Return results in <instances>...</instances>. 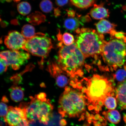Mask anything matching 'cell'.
<instances>
[{"label": "cell", "mask_w": 126, "mask_h": 126, "mask_svg": "<svg viewBox=\"0 0 126 126\" xmlns=\"http://www.w3.org/2000/svg\"><path fill=\"white\" fill-rule=\"evenodd\" d=\"M83 92L88 104L97 110H100L107 97L114 94L112 82L108 78L99 75H94L87 80Z\"/></svg>", "instance_id": "6da1fadb"}, {"label": "cell", "mask_w": 126, "mask_h": 126, "mask_svg": "<svg viewBox=\"0 0 126 126\" xmlns=\"http://www.w3.org/2000/svg\"><path fill=\"white\" fill-rule=\"evenodd\" d=\"M87 102L82 93L67 87L59 99V113L63 117H79L85 111Z\"/></svg>", "instance_id": "7a4b0ae2"}, {"label": "cell", "mask_w": 126, "mask_h": 126, "mask_svg": "<svg viewBox=\"0 0 126 126\" xmlns=\"http://www.w3.org/2000/svg\"><path fill=\"white\" fill-rule=\"evenodd\" d=\"M76 31L78 34L75 43L85 58L101 54L106 42L103 34L89 28H78Z\"/></svg>", "instance_id": "3957f363"}, {"label": "cell", "mask_w": 126, "mask_h": 126, "mask_svg": "<svg viewBox=\"0 0 126 126\" xmlns=\"http://www.w3.org/2000/svg\"><path fill=\"white\" fill-rule=\"evenodd\" d=\"M60 47L58 64L68 75L72 77L77 74L84 64V55L75 42L71 45H63Z\"/></svg>", "instance_id": "277c9868"}, {"label": "cell", "mask_w": 126, "mask_h": 126, "mask_svg": "<svg viewBox=\"0 0 126 126\" xmlns=\"http://www.w3.org/2000/svg\"><path fill=\"white\" fill-rule=\"evenodd\" d=\"M101 55L104 61L111 68L115 70L122 67L126 60V38L106 42Z\"/></svg>", "instance_id": "5b68a950"}, {"label": "cell", "mask_w": 126, "mask_h": 126, "mask_svg": "<svg viewBox=\"0 0 126 126\" xmlns=\"http://www.w3.org/2000/svg\"><path fill=\"white\" fill-rule=\"evenodd\" d=\"M53 48L51 39L42 33H37L32 38L27 40L23 50L34 56L41 58L40 64L47 58Z\"/></svg>", "instance_id": "8992f818"}, {"label": "cell", "mask_w": 126, "mask_h": 126, "mask_svg": "<svg viewBox=\"0 0 126 126\" xmlns=\"http://www.w3.org/2000/svg\"><path fill=\"white\" fill-rule=\"evenodd\" d=\"M0 61L15 70H18L29 60L30 55L28 52L20 50H7L1 52Z\"/></svg>", "instance_id": "52a82bcc"}, {"label": "cell", "mask_w": 126, "mask_h": 126, "mask_svg": "<svg viewBox=\"0 0 126 126\" xmlns=\"http://www.w3.org/2000/svg\"><path fill=\"white\" fill-rule=\"evenodd\" d=\"M47 98L46 94L41 93L34 97H30L31 101L28 103H22L21 104L26 110L27 119L28 122L39 120V113L42 102Z\"/></svg>", "instance_id": "ba28073f"}, {"label": "cell", "mask_w": 126, "mask_h": 126, "mask_svg": "<svg viewBox=\"0 0 126 126\" xmlns=\"http://www.w3.org/2000/svg\"><path fill=\"white\" fill-rule=\"evenodd\" d=\"M26 41L20 32L11 31L5 37L4 43L7 48L11 50H20L23 49Z\"/></svg>", "instance_id": "9c48e42d"}, {"label": "cell", "mask_w": 126, "mask_h": 126, "mask_svg": "<svg viewBox=\"0 0 126 126\" xmlns=\"http://www.w3.org/2000/svg\"><path fill=\"white\" fill-rule=\"evenodd\" d=\"M47 70L55 79L58 86L63 87L67 85L68 79L58 63L52 61L49 62Z\"/></svg>", "instance_id": "30bf717a"}, {"label": "cell", "mask_w": 126, "mask_h": 126, "mask_svg": "<svg viewBox=\"0 0 126 126\" xmlns=\"http://www.w3.org/2000/svg\"><path fill=\"white\" fill-rule=\"evenodd\" d=\"M4 118L10 126H17L23 119H27L26 110L20 107H9L8 113Z\"/></svg>", "instance_id": "8fae6325"}, {"label": "cell", "mask_w": 126, "mask_h": 126, "mask_svg": "<svg viewBox=\"0 0 126 126\" xmlns=\"http://www.w3.org/2000/svg\"><path fill=\"white\" fill-rule=\"evenodd\" d=\"M53 106L47 98L42 101L39 113V120L40 123L47 125L50 120L53 110Z\"/></svg>", "instance_id": "7c38bea8"}, {"label": "cell", "mask_w": 126, "mask_h": 126, "mask_svg": "<svg viewBox=\"0 0 126 126\" xmlns=\"http://www.w3.org/2000/svg\"><path fill=\"white\" fill-rule=\"evenodd\" d=\"M116 94L120 108L126 110V79L118 85L116 89Z\"/></svg>", "instance_id": "4fadbf2b"}, {"label": "cell", "mask_w": 126, "mask_h": 126, "mask_svg": "<svg viewBox=\"0 0 126 126\" xmlns=\"http://www.w3.org/2000/svg\"><path fill=\"white\" fill-rule=\"evenodd\" d=\"M93 18L94 19H102L109 16L110 13L108 9L103 7V4L99 5L94 4L89 13Z\"/></svg>", "instance_id": "5bb4252c"}, {"label": "cell", "mask_w": 126, "mask_h": 126, "mask_svg": "<svg viewBox=\"0 0 126 126\" xmlns=\"http://www.w3.org/2000/svg\"><path fill=\"white\" fill-rule=\"evenodd\" d=\"M97 31L99 33H109L115 30L116 25L111 23L108 20L102 19L95 24Z\"/></svg>", "instance_id": "9a60e30c"}, {"label": "cell", "mask_w": 126, "mask_h": 126, "mask_svg": "<svg viewBox=\"0 0 126 126\" xmlns=\"http://www.w3.org/2000/svg\"><path fill=\"white\" fill-rule=\"evenodd\" d=\"M10 96L12 100L16 102L21 101L24 97V93L21 87L14 84L9 89Z\"/></svg>", "instance_id": "2e32d148"}, {"label": "cell", "mask_w": 126, "mask_h": 126, "mask_svg": "<svg viewBox=\"0 0 126 126\" xmlns=\"http://www.w3.org/2000/svg\"><path fill=\"white\" fill-rule=\"evenodd\" d=\"M57 38L58 40L60 41L59 44V47L63 45L66 46L71 45L74 43L75 39L74 36L69 33H64L63 35H61L60 32H59L57 35Z\"/></svg>", "instance_id": "e0dca14e"}, {"label": "cell", "mask_w": 126, "mask_h": 126, "mask_svg": "<svg viewBox=\"0 0 126 126\" xmlns=\"http://www.w3.org/2000/svg\"><path fill=\"white\" fill-rule=\"evenodd\" d=\"M105 117L109 122L117 124L120 122L121 116L119 111L116 110H109L105 113Z\"/></svg>", "instance_id": "ac0fdd59"}, {"label": "cell", "mask_w": 126, "mask_h": 126, "mask_svg": "<svg viewBox=\"0 0 126 126\" xmlns=\"http://www.w3.org/2000/svg\"><path fill=\"white\" fill-rule=\"evenodd\" d=\"M21 34L27 40L37 35L33 26L29 24L24 25L22 28Z\"/></svg>", "instance_id": "d6986e66"}, {"label": "cell", "mask_w": 126, "mask_h": 126, "mask_svg": "<svg viewBox=\"0 0 126 126\" xmlns=\"http://www.w3.org/2000/svg\"><path fill=\"white\" fill-rule=\"evenodd\" d=\"M45 16L38 12L31 14L27 18L28 21L34 25H38L45 21Z\"/></svg>", "instance_id": "ffe728a7"}, {"label": "cell", "mask_w": 126, "mask_h": 126, "mask_svg": "<svg viewBox=\"0 0 126 126\" xmlns=\"http://www.w3.org/2000/svg\"><path fill=\"white\" fill-rule=\"evenodd\" d=\"M70 2L76 7L81 9H87L92 6L96 0H70Z\"/></svg>", "instance_id": "44dd1931"}, {"label": "cell", "mask_w": 126, "mask_h": 126, "mask_svg": "<svg viewBox=\"0 0 126 126\" xmlns=\"http://www.w3.org/2000/svg\"><path fill=\"white\" fill-rule=\"evenodd\" d=\"M64 27L69 30L74 31L78 29L79 26V20L76 18H70L66 19L64 22Z\"/></svg>", "instance_id": "7402d4cb"}, {"label": "cell", "mask_w": 126, "mask_h": 126, "mask_svg": "<svg viewBox=\"0 0 126 126\" xmlns=\"http://www.w3.org/2000/svg\"><path fill=\"white\" fill-rule=\"evenodd\" d=\"M17 8L18 12L23 16L29 14L31 9L30 4L26 1H23L19 3L17 5Z\"/></svg>", "instance_id": "603a6c76"}, {"label": "cell", "mask_w": 126, "mask_h": 126, "mask_svg": "<svg viewBox=\"0 0 126 126\" xmlns=\"http://www.w3.org/2000/svg\"><path fill=\"white\" fill-rule=\"evenodd\" d=\"M104 105L108 110H114L117 107L116 99L113 96H109L105 99Z\"/></svg>", "instance_id": "cb8c5ba5"}, {"label": "cell", "mask_w": 126, "mask_h": 126, "mask_svg": "<svg viewBox=\"0 0 126 126\" xmlns=\"http://www.w3.org/2000/svg\"><path fill=\"white\" fill-rule=\"evenodd\" d=\"M40 8L42 12L46 13H48L52 10V3L49 0H43L40 3Z\"/></svg>", "instance_id": "d4e9b609"}, {"label": "cell", "mask_w": 126, "mask_h": 126, "mask_svg": "<svg viewBox=\"0 0 126 126\" xmlns=\"http://www.w3.org/2000/svg\"><path fill=\"white\" fill-rule=\"evenodd\" d=\"M0 105V116L1 117H4L7 115L8 110V107L6 103L8 102V100L5 96H4L1 99Z\"/></svg>", "instance_id": "484cf974"}, {"label": "cell", "mask_w": 126, "mask_h": 126, "mask_svg": "<svg viewBox=\"0 0 126 126\" xmlns=\"http://www.w3.org/2000/svg\"><path fill=\"white\" fill-rule=\"evenodd\" d=\"M114 77L118 81L123 82L126 79V66L124 69L118 70L114 75Z\"/></svg>", "instance_id": "4316f807"}, {"label": "cell", "mask_w": 126, "mask_h": 126, "mask_svg": "<svg viewBox=\"0 0 126 126\" xmlns=\"http://www.w3.org/2000/svg\"><path fill=\"white\" fill-rule=\"evenodd\" d=\"M68 0H56V3L59 7H62L66 4Z\"/></svg>", "instance_id": "83f0119b"}, {"label": "cell", "mask_w": 126, "mask_h": 126, "mask_svg": "<svg viewBox=\"0 0 126 126\" xmlns=\"http://www.w3.org/2000/svg\"><path fill=\"white\" fill-rule=\"evenodd\" d=\"M8 66L0 61V74H1L7 70Z\"/></svg>", "instance_id": "f1b7e54d"}, {"label": "cell", "mask_w": 126, "mask_h": 126, "mask_svg": "<svg viewBox=\"0 0 126 126\" xmlns=\"http://www.w3.org/2000/svg\"><path fill=\"white\" fill-rule=\"evenodd\" d=\"M17 126H29V122L27 119H24Z\"/></svg>", "instance_id": "f546056e"}, {"label": "cell", "mask_w": 126, "mask_h": 126, "mask_svg": "<svg viewBox=\"0 0 126 126\" xmlns=\"http://www.w3.org/2000/svg\"><path fill=\"white\" fill-rule=\"evenodd\" d=\"M61 12L58 8L54 9V14L55 16L58 17L60 15Z\"/></svg>", "instance_id": "4dcf8cb0"}, {"label": "cell", "mask_w": 126, "mask_h": 126, "mask_svg": "<svg viewBox=\"0 0 126 126\" xmlns=\"http://www.w3.org/2000/svg\"><path fill=\"white\" fill-rule=\"evenodd\" d=\"M68 15L69 16L74 17L75 15V12L72 10L67 11Z\"/></svg>", "instance_id": "1f68e13d"}, {"label": "cell", "mask_w": 126, "mask_h": 126, "mask_svg": "<svg viewBox=\"0 0 126 126\" xmlns=\"http://www.w3.org/2000/svg\"><path fill=\"white\" fill-rule=\"evenodd\" d=\"M11 23L14 25H17L18 24V21L16 20H14L11 21Z\"/></svg>", "instance_id": "d6a6232c"}, {"label": "cell", "mask_w": 126, "mask_h": 126, "mask_svg": "<svg viewBox=\"0 0 126 126\" xmlns=\"http://www.w3.org/2000/svg\"><path fill=\"white\" fill-rule=\"evenodd\" d=\"M14 1L16 2H18L20 1V0H14Z\"/></svg>", "instance_id": "836d02e7"}, {"label": "cell", "mask_w": 126, "mask_h": 126, "mask_svg": "<svg viewBox=\"0 0 126 126\" xmlns=\"http://www.w3.org/2000/svg\"><path fill=\"white\" fill-rule=\"evenodd\" d=\"M7 2H10L12 1V0H5Z\"/></svg>", "instance_id": "e575fe53"}, {"label": "cell", "mask_w": 126, "mask_h": 126, "mask_svg": "<svg viewBox=\"0 0 126 126\" xmlns=\"http://www.w3.org/2000/svg\"></svg>", "instance_id": "d590c367"}]
</instances>
